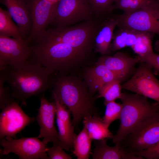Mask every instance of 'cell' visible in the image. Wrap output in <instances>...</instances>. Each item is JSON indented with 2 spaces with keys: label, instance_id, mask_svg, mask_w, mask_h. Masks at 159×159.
<instances>
[{
  "label": "cell",
  "instance_id": "cell-1",
  "mask_svg": "<svg viewBox=\"0 0 159 159\" xmlns=\"http://www.w3.org/2000/svg\"><path fill=\"white\" fill-rule=\"evenodd\" d=\"M2 71L12 97L26 105L29 98L43 93L52 85L53 74L39 63L28 59L8 65Z\"/></svg>",
  "mask_w": 159,
  "mask_h": 159
},
{
  "label": "cell",
  "instance_id": "cell-2",
  "mask_svg": "<svg viewBox=\"0 0 159 159\" xmlns=\"http://www.w3.org/2000/svg\"><path fill=\"white\" fill-rule=\"evenodd\" d=\"M57 75L53 79L52 94L72 113V122L74 128L78 127L85 117L98 115L92 95L81 83L65 74Z\"/></svg>",
  "mask_w": 159,
  "mask_h": 159
},
{
  "label": "cell",
  "instance_id": "cell-3",
  "mask_svg": "<svg viewBox=\"0 0 159 159\" xmlns=\"http://www.w3.org/2000/svg\"><path fill=\"white\" fill-rule=\"evenodd\" d=\"M29 59L37 62L54 74H65L87 53L60 42L40 39L30 44Z\"/></svg>",
  "mask_w": 159,
  "mask_h": 159
},
{
  "label": "cell",
  "instance_id": "cell-4",
  "mask_svg": "<svg viewBox=\"0 0 159 159\" xmlns=\"http://www.w3.org/2000/svg\"><path fill=\"white\" fill-rule=\"evenodd\" d=\"M147 98L136 93H122L120 126L112 139L115 144L120 143L143 121L159 112V104L151 103Z\"/></svg>",
  "mask_w": 159,
  "mask_h": 159
},
{
  "label": "cell",
  "instance_id": "cell-5",
  "mask_svg": "<svg viewBox=\"0 0 159 159\" xmlns=\"http://www.w3.org/2000/svg\"><path fill=\"white\" fill-rule=\"evenodd\" d=\"M101 20L94 18L72 26L49 27L38 39L62 42L87 54L94 45Z\"/></svg>",
  "mask_w": 159,
  "mask_h": 159
},
{
  "label": "cell",
  "instance_id": "cell-6",
  "mask_svg": "<svg viewBox=\"0 0 159 159\" xmlns=\"http://www.w3.org/2000/svg\"><path fill=\"white\" fill-rule=\"evenodd\" d=\"M119 29L159 34V2L154 0L142 8L117 15Z\"/></svg>",
  "mask_w": 159,
  "mask_h": 159
},
{
  "label": "cell",
  "instance_id": "cell-7",
  "mask_svg": "<svg viewBox=\"0 0 159 159\" xmlns=\"http://www.w3.org/2000/svg\"><path fill=\"white\" fill-rule=\"evenodd\" d=\"M159 142V112L142 122L120 143L134 154Z\"/></svg>",
  "mask_w": 159,
  "mask_h": 159
},
{
  "label": "cell",
  "instance_id": "cell-8",
  "mask_svg": "<svg viewBox=\"0 0 159 159\" xmlns=\"http://www.w3.org/2000/svg\"><path fill=\"white\" fill-rule=\"evenodd\" d=\"M96 18L88 0H59L56 3L52 27L71 26Z\"/></svg>",
  "mask_w": 159,
  "mask_h": 159
},
{
  "label": "cell",
  "instance_id": "cell-9",
  "mask_svg": "<svg viewBox=\"0 0 159 159\" xmlns=\"http://www.w3.org/2000/svg\"><path fill=\"white\" fill-rule=\"evenodd\" d=\"M0 140L2 155L13 153L20 159H49L46 145L37 137L16 139L7 136Z\"/></svg>",
  "mask_w": 159,
  "mask_h": 159
},
{
  "label": "cell",
  "instance_id": "cell-10",
  "mask_svg": "<svg viewBox=\"0 0 159 159\" xmlns=\"http://www.w3.org/2000/svg\"><path fill=\"white\" fill-rule=\"evenodd\" d=\"M141 62L132 77L121 85L122 88L153 99L159 104V80L153 74L152 68Z\"/></svg>",
  "mask_w": 159,
  "mask_h": 159
},
{
  "label": "cell",
  "instance_id": "cell-11",
  "mask_svg": "<svg viewBox=\"0 0 159 159\" xmlns=\"http://www.w3.org/2000/svg\"><path fill=\"white\" fill-rule=\"evenodd\" d=\"M32 23L29 44L41 37L51 24L56 3L48 0H29Z\"/></svg>",
  "mask_w": 159,
  "mask_h": 159
},
{
  "label": "cell",
  "instance_id": "cell-12",
  "mask_svg": "<svg viewBox=\"0 0 159 159\" xmlns=\"http://www.w3.org/2000/svg\"><path fill=\"white\" fill-rule=\"evenodd\" d=\"M2 110L0 115V139L7 136L15 138L17 133L35 120L34 117L27 115L15 101Z\"/></svg>",
  "mask_w": 159,
  "mask_h": 159
},
{
  "label": "cell",
  "instance_id": "cell-13",
  "mask_svg": "<svg viewBox=\"0 0 159 159\" xmlns=\"http://www.w3.org/2000/svg\"><path fill=\"white\" fill-rule=\"evenodd\" d=\"M31 52L27 40L0 35V71L8 65L27 60Z\"/></svg>",
  "mask_w": 159,
  "mask_h": 159
},
{
  "label": "cell",
  "instance_id": "cell-14",
  "mask_svg": "<svg viewBox=\"0 0 159 159\" xmlns=\"http://www.w3.org/2000/svg\"><path fill=\"white\" fill-rule=\"evenodd\" d=\"M40 102L36 117L40 128L39 134L37 137L39 139L43 138L42 141L46 145L49 142L59 143L58 132L54 125L56 112L55 102L48 101L44 94L41 97Z\"/></svg>",
  "mask_w": 159,
  "mask_h": 159
},
{
  "label": "cell",
  "instance_id": "cell-15",
  "mask_svg": "<svg viewBox=\"0 0 159 159\" xmlns=\"http://www.w3.org/2000/svg\"><path fill=\"white\" fill-rule=\"evenodd\" d=\"M53 97L56 107V116L59 143L64 149L68 151L73 147L74 139L77 135L71 120V112L55 95H53Z\"/></svg>",
  "mask_w": 159,
  "mask_h": 159
},
{
  "label": "cell",
  "instance_id": "cell-16",
  "mask_svg": "<svg viewBox=\"0 0 159 159\" xmlns=\"http://www.w3.org/2000/svg\"><path fill=\"white\" fill-rule=\"evenodd\" d=\"M27 40L31 30L32 23L29 0H0Z\"/></svg>",
  "mask_w": 159,
  "mask_h": 159
},
{
  "label": "cell",
  "instance_id": "cell-17",
  "mask_svg": "<svg viewBox=\"0 0 159 159\" xmlns=\"http://www.w3.org/2000/svg\"><path fill=\"white\" fill-rule=\"evenodd\" d=\"M140 62H141V60L139 56L133 57L119 52L113 56L104 55L101 57L97 63L104 65L124 79L134 70L135 65Z\"/></svg>",
  "mask_w": 159,
  "mask_h": 159
},
{
  "label": "cell",
  "instance_id": "cell-18",
  "mask_svg": "<svg viewBox=\"0 0 159 159\" xmlns=\"http://www.w3.org/2000/svg\"><path fill=\"white\" fill-rule=\"evenodd\" d=\"M118 23L117 15L112 13L101 19L94 39L97 52L104 55L110 52L114 31Z\"/></svg>",
  "mask_w": 159,
  "mask_h": 159
},
{
  "label": "cell",
  "instance_id": "cell-19",
  "mask_svg": "<svg viewBox=\"0 0 159 159\" xmlns=\"http://www.w3.org/2000/svg\"><path fill=\"white\" fill-rule=\"evenodd\" d=\"M85 78L89 86V92L92 95L104 85L113 80L118 79L122 81L124 80L104 65L97 63L95 66L87 70Z\"/></svg>",
  "mask_w": 159,
  "mask_h": 159
},
{
  "label": "cell",
  "instance_id": "cell-20",
  "mask_svg": "<svg viewBox=\"0 0 159 159\" xmlns=\"http://www.w3.org/2000/svg\"><path fill=\"white\" fill-rule=\"evenodd\" d=\"M107 139L97 140L92 154L93 159H143L127 150L121 143L113 146L107 145Z\"/></svg>",
  "mask_w": 159,
  "mask_h": 159
},
{
  "label": "cell",
  "instance_id": "cell-21",
  "mask_svg": "<svg viewBox=\"0 0 159 159\" xmlns=\"http://www.w3.org/2000/svg\"><path fill=\"white\" fill-rule=\"evenodd\" d=\"M83 122L92 140L112 139L113 135L99 115L85 117Z\"/></svg>",
  "mask_w": 159,
  "mask_h": 159
},
{
  "label": "cell",
  "instance_id": "cell-22",
  "mask_svg": "<svg viewBox=\"0 0 159 159\" xmlns=\"http://www.w3.org/2000/svg\"><path fill=\"white\" fill-rule=\"evenodd\" d=\"M142 32L132 30L119 29L114 33L110 46L111 51H115L126 47H131Z\"/></svg>",
  "mask_w": 159,
  "mask_h": 159
},
{
  "label": "cell",
  "instance_id": "cell-23",
  "mask_svg": "<svg viewBox=\"0 0 159 159\" xmlns=\"http://www.w3.org/2000/svg\"><path fill=\"white\" fill-rule=\"evenodd\" d=\"M84 125L81 132L76 135L74 140L73 154L77 159H88L91 153L92 139Z\"/></svg>",
  "mask_w": 159,
  "mask_h": 159
},
{
  "label": "cell",
  "instance_id": "cell-24",
  "mask_svg": "<svg viewBox=\"0 0 159 159\" xmlns=\"http://www.w3.org/2000/svg\"><path fill=\"white\" fill-rule=\"evenodd\" d=\"M14 21L7 10L0 7V35L25 39L20 28Z\"/></svg>",
  "mask_w": 159,
  "mask_h": 159
},
{
  "label": "cell",
  "instance_id": "cell-25",
  "mask_svg": "<svg viewBox=\"0 0 159 159\" xmlns=\"http://www.w3.org/2000/svg\"><path fill=\"white\" fill-rule=\"evenodd\" d=\"M122 81L116 79L105 84L98 91L99 94L97 97H103L104 104L117 99H120L122 93L121 92L122 88L120 85Z\"/></svg>",
  "mask_w": 159,
  "mask_h": 159
},
{
  "label": "cell",
  "instance_id": "cell-26",
  "mask_svg": "<svg viewBox=\"0 0 159 159\" xmlns=\"http://www.w3.org/2000/svg\"><path fill=\"white\" fill-rule=\"evenodd\" d=\"M154 34L150 33L142 32L131 47L135 53L140 57H144L154 52L152 42Z\"/></svg>",
  "mask_w": 159,
  "mask_h": 159
},
{
  "label": "cell",
  "instance_id": "cell-27",
  "mask_svg": "<svg viewBox=\"0 0 159 159\" xmlns=\"http://www.w3.org/2000/svg\"><path fill=\"white\" fill-rule=\"evenodd\" d=\"M95 17L102 19L112 13L115 0H88Z\"/></svg>",
  "mask_w": 159,
  "mask_h": 159
},
{
  "label": "cell",
  "instance_id": "cell-28",
  "mask_svg": "<svg viewBox=\"0 0 159 159\" xmlns=\"http://www.w3.org/2000/svg\"><path fill=\"white\" fill-rule=\"evenodd\" d=\"M154 0H115L112 7V11L120 9L123 13L134 11L145 6Z\"/></svg>",
  "mask_w": 159,
  "mask_h": 159
},
{
  "label": "cell",
  "instance_id": "cell-29",
  "mask_svg": "<svg viewBox=\"0 0 159 159\" xmlns=\"http://www.w3.org/2000/svg\"><path fill=\"white\" fill-rule=\"evenodd\" d=\"M106 106L103 121L108 127L114 121L119 119L122 108V103H117L115 101L109 102L105 104Z\"/></svg>",
  "mask_w": 159,
  "mask_h": 159
},
{
  "label": "cell",
  "instance_id": "cell-30",
  "mask_svg": "<svg viewBox=\"0 0 159 159\" xmlns=\"http://www.w3.org/2000/svg\"><path fill=\"white\" fill-rule=\"evenodd\" d=\"M6 82L4 74L2 71H0V108L1 110L14 101L10 93V89L9 87L4 86Z\"/></svg>",
  "mask_w": 159,
  "mask_h": 159
},
{
  "label": "cell",
  "instance_id": "cell-31",
  "mask_svg": "<svg viewBox=\"0 0 159 159\" xmlns=\"http://www.w3.org/2000/svg\"><path fill=\"white\" fill-rule=\"evenodd\" d=\"M59 143L53 144L51 148H47V153L49 159H71L72 157L66 153Z\"/></svg>",
  "mask_w": 159,
  "mask_h": 159
},
{
  "label": "cell",
  "instance_id": "cell-32",
  "mask_svg": "<svg viewBox=\"0 0 159 159\" xmlns=\"http://www.w3.org/2000/svg\"><path fill=\"white\" fill-rule=\"evenodd\" d=\"M135 155L147 159H159V142L152 147L136 153Z\"/></svg>",
  "mask_w": 159,
  "mask_h": 159
},
{
  "label": "cell",
  "instance_id": "cell-33",
  "mask_svg": "<svg viewBox=\"0 0 159 159\" xmlns=\"http://www.w3.org/2000/svg\"><path fill=\"white\" fill-rule=\"evenodd\" d=\"M141 62L145 63L159 72V54L154 52L140 57Z\"/></svg>",
  "mask_w": 159,
  "mask_h": 159
},
{
  "label": "cell",
  "instance_id": "cell-34",
  "mask_svg": "<svg viewBox=\"0 0 159 159\" xmlns=\"http://www.w3.org/2000/svg\"><path fill=\"white\" fill-rule=\"evenodd\" d=\"M154 48L156 51L159 52V39L155 42Z\"/></svg>",
  "mask_w": 159,
  "mask_h": 159
},
{
  "label": "cell",
  "instance_id": "cell-35",
  "mask_svg": "<svg viewBox=\"0 0 159 159\" xmlns=\"http://www.w3.org/2000/svg\"><path fill=\"white\" fill-rule=\"evenodd\" d=\"M53 3H57L59 0H48Z\"/></svg>",
  "mask_w": 159,
  "mask_h": 159
},
{
  "label": "cell",
  "instance_id": "cell-36",
  "mask_svg": "<svg viewBox=\"0 0 159 159\" xmlns=\"http://www.w3.org/2000/svg\"><path fill=\"white\" fill-rule=\"evenodd\" d=\"M158 0V1L159 2V0Z\"/></svg>",
  "mask_w": 159,
  "mask_h": 159
}]
</instances>
